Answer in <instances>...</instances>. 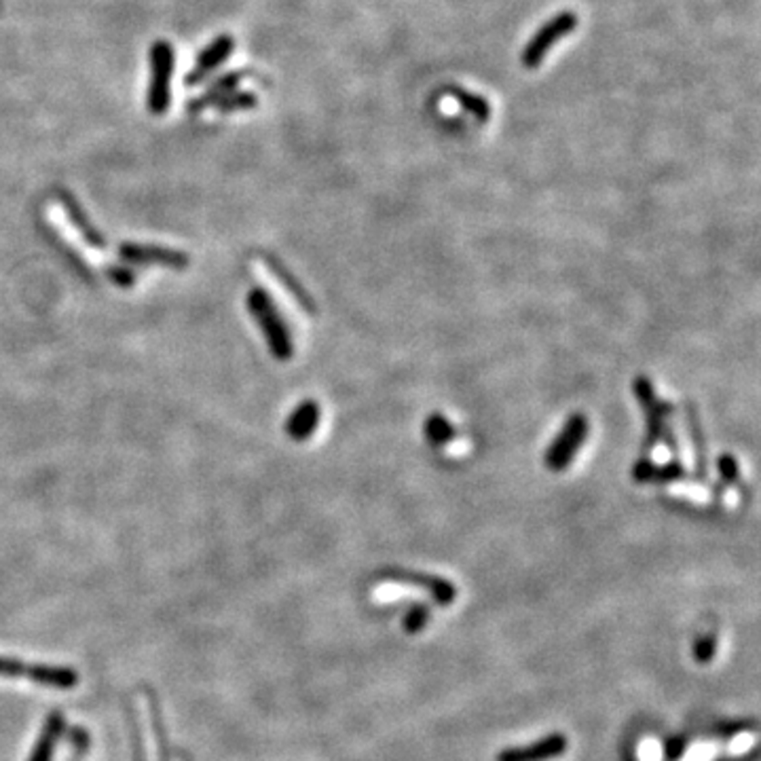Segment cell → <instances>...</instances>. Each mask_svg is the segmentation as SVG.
Returning <instances> with one entry per match:
<instances>
[{
  "mask_svg": "<svg viewBox=\"0 0 761 761\" xmlns=\"http://www.w3.org/2000/svg\"><path fill=\"white\" fill-rule=\"evenodd\" d=\"M427 620H430V610L425 605H412L402 618V629L406 634H417L425 629Z\"/></svg>",
  "mask_w": 761,
  "mask_h": 761,
  "instance_id": "44dd1931",
  "label": "cell"
},
{
  "mask_svg": "<svg viewBox=\"0 0 761 761\" xmlns=\"http://www.w3.org/2000/svg\"><path fill=\"white\" fill-rule=\"evenodd\" d=\"M683 478H685L683 464H681L679 459H671L669 464H662V465L652 464L650 474H647V485H650V483L669 485V483H677V480H683Z\"/></svg>",
  "mask_w": 761,
  "mask_h": 761,
  "instance_id": "ac0fdd59",
  "label": "cell"
},
{
  "mask_svg": "<svg viewBox=\"0 0 761 761\" xmlns=\"http://www.w3.org/2000/svg\"><path fill=\"white\" fill-rule=\"evenodd\" d=\"M717 761H745V759H738V757H719Z\"/></svg>",
  "mask_w": 761,
  "mask_h": 761,
  "instance_id": "f1b7e54d",
  "label": "cell"
},
{
  "mask_svg": "<svg viewBox=\"0 0 761 761\" xmlns=\"http://www.w3.org/2000/svg\"><path fill=\"white\" fill-rule=\"evenodd\" d=\"M244 77H245L244 72H229V75L216 78V81H214L208 87V91H205L202 98L193 99V102L189 104V112H193V115H195V112H199V110H203V109H208V106H212L214 102H216L218 98L226 96V93H233V91L237 89V85L244 81Z\"/></svg>",
  "mask_w": 761,
  "mask_h": 761,
  "instance_id": "9a60e30c",
  "label": "cell"
},
{
  "mask_svg": "<svg viewBox=\"0 0 761 761\" xmlns=\"http://www.w3.org/2000/svg\"><path fill=\"white\" fill-rule=\"evenodd\" d=\"M104 271H106V277H109L115 286H119V288H130V286L136 284V273H133L131 269H127V266L106 265Z\"/></svg>",
  "mask_w": 761,
  "mask_h": 761,
  "instance_id": "cb8c5ba5",
  "label": "cell"
},
{
  "mask_svg": "<svg viewBox=\"0 0 761 761\" xmlns=\"http://www.w3.org/2000/svg\"><path fill=\"white\" fill-rule=\"evenodd\" d=\"M380 578L393 584H406V586H417V589H425L433 599V603H438L443 607L453 605L457 599L455 586H453L449 579H444L440 576H432V573L411 571V569H385Z\"/></svg>",
  "mask_w": 761,
  "mask_h": 761,
  "instance_id": "52a82bcc",
  "label": "cell"
},
{
  "mask_svg": "<svg viewBox=\"0 0 761 761\" xmlns=\"http://www.w3.org/2000/svg\"><path fill=\"white\" fill-rule=\"evenodd\" d=\"M715 652H717L715 634H704V637H700L696 641V645H693V658H696L700 664H709L713 656H715Z\"/></svg>",
  "mask_w": 761,
  "mask_h": 761,
  "instance_id": "603a6c76",
  "label": "cell"
},
{
  "mask_svg": "<svg viewBox=\"0 0 761 761\" xmlns=\"http://www.w3.org/2000/svg\"><path fill=\"white\" fill-rule=\"evenodd\" d=\"M173 47L168 41H157L151 47V85L146 106L152 115H163L172 104V77H173Z\"/></svg>",
  "mask_w": 761,
  "mask_h": 761,
  "instance_id": "3957f363",
  "label": "cell"
},
{
  "mask_svg": "<svg viewBox=\"0 0 761 761\" xmlns=\"http://www.w3.org/2000/svg\"><path fill=\"white\" fill-rule=\"evenodd\" d=\"M119 258H123L130 265H157L168 266V269H186L191 265L189 254L180 250H170L163 245H149V244H131L123 242L119 245Z\"/></svg>",
  "mask_w": 761,
  "mask_h": 761,
  "instance_id": "8992f818",
  "label": "cell"
},
{
  "mask_svg": "<svg viewBox=\"0 0 761 761\" xmlns=\"http://www.w3.org/2000/svg\"><path fill=\"white\" fill-rule=\"evenodd\" d=\"M233 47H235V41H233L231 36L214 38V41L205 47L202 53H199L197 62L195 66H193V70L189 72V75H186L184 83L189 87L202 85L220 64H224L226 59H229Z\"/></svg>",
  "mask_w": 761,
  "mask_h": 761,
  "instance_id": "9c48e42d",
  "label": "cell"
},
{
  "mask_svg": "<svg viewBox=\"0 0 761 761\" xmlns=\"http://www.w3.org/2000/svg\"><path fill=\"white\" fill-rule=\"evenodd\" d=\"M685 749H687V740L685 738H681V736L671 738L664 746V759L666 761H679L681 757H683Z\"/></svg>",
  "mask_w": 761,
  "mask_h": 761,
  "instance_id": "484cf974",
  "label": "cell"
},
{
  "mask_svg": "<svg viewBox=\"0 0 761 761\" xmlns=\"http://www.w3.org/2000/svg\"><path fill=\"white\" fill-rule=\"evenodd\" d=\"M749 724H753V721H749ZM749 724H743V721H738V724H730V725H721L719 730H717V734L719 736H732V734H738V732H743V730H746L745 725H749Z\"/></svg>",
  "mask_w": 761,
  "mask_h": 761,
  "instance_id": "4316f807",
  "label": "cell"
},
{
  "mask_svg": "<svg viewBox=\"0 0 761 761\" xmlns=\"http://www.w3.org/2000/svg\"><path fill=\"white\" fill-rule=\"evenodd\" d=\"M319 419H322V409L316 400H303L298 402L295 411L290 412V417L286 419L284 432L295 440V443H305L309 440L313 433H316Z\"/></svg>",
  "mask_w": 761,
  "mask_h": 761,
  "instance_id": "8fae6325",
  "label": "cell"
},
{
  "mask_svg": "<svg viewBox=\"0 0 761 761\" xmlns=\"http://www.w3.org/2000/svg\"><path fill=\"white\" fill-rule=\"evenodd\" d=\"M449 93L464 106L467 112H470V115L476 117L478 121H486V119L491 117V106L485 98L474 96V93H467L464 89H449Z\"/></svg>",
  "mask_w": 761,
  "mask_h": 761,
  "instance_id": "d6986e66",
  "label": "cell"
},
{
  "mask_svg": "<svg viewBox=\"0 0 761 761\" xmlns=\"http://www.w3.org/2000/svg\"><path fill=\"white\" fill-rule=\"evenodd\" d=\"M59 205H62V210L66 212V218H68L72 229L77 231V235L81 237L91 250H106V245H109L106 244V237L91 224L87 212L78 205V202L70 193H59Z\"/></svg>",
  "mask_w": 761,
  "mask_h": 761,
  "instance_id": "30bf717a",
  "label": "cell"
},
{
  "mask_svg": "<svg viewBox=\"0 0 761 761\" xmlns=\"http://www.w3.org/2000/svg\"><path fill=\"white\" fill-rule=\"evenodd\" d=\"M70 738L75 740V745L78 746V749H87V740H89V736H87L85 730H78V727H75V730L70 732Z\"/></svg>",
  "mask_w": 761,
  "mask_h": 761,
  "instance_id": "83f0119b",
  "label": "cell"
},
{
  "mask_svg": "<svg viewBox=\"0 0 761 761\" xmlns=\"http://www.w3.org/2000/svg\"><path fill=\"white\" fill-rule=\"evenodd\" d=\"M425 436L427 440H430V444L444 446L455 440L457 432L449 419H446L444 415H440V412H433V415L427 417V422H425Z\"/></svg>",
  "mask_w": 761,
  "mask_h": 761,
  "instance_id": "e0dca14e",
  "label": "cell"
},
{
  "mask_svg": "<svg viewBox=\"0 0 761 761\" xmlns=\"http://www.w3.org/2000/svg\"><path fill=\"white\" fill-rule=\"evenodd\" d=\"M685 422H687V432H690V443L693 451V465H696L693 474H696L698 483H703V480L706 478V472H709V459H706V443H704L703 425H700L696 406H693L692 402L685 404Z\"/></svg>",
  "mask_w": 761,
  "mask_h": 761,
  "instance_id": "4fadbf2b",
  "label": "cell"
},
{
  "mask_svg": "<svg viewBox=\"0 0 761 761\" xmlns=\"http://www.w3.org/2000/svg\"><path fill=\"white\" fill-rule=\"evenodd\" d=\"M632 391H634V398H637V402L641 404V411L645 412V419H647V436H645L643 451H641V457H650V453L656 449L660 443H662L666 427H669V419L672 412H675V409H672V404L664 402V400H660L656 396V390H653L652 380L645 375H639L637 379H634Z\"/></svg>",
  "mask_w": 761,
  "mask_h": 761,
  "instance_id": "7a4b0ae2",
  "label": "cell"
},
{
  "mask_svg": "<svg viewBox=\"0 0 761 761\" xmlns=\"http://www.w3.org/2000/svg\"><path fill=\"white\" fill-rule=\"evenodd\" d=\"M28 672H30V666L24 664L22 660L0 656V677H19V675H28Z\"/></svg>",
  "mask_w": 761,
  "mask_h": 761,
  "instance_id": "d4e9b609",
  "label": "cell"
},
{
  "mask_svg": "<svg viewBox=\"0 0 761 761\" xmlns=\"http://www.w3.org/2000/svg\"><path fill=\"white\" fill-rule=\"evenodd\" d=\"M64 730H66L64 717L59 715V713H51V715L47 717V721H45L41 736H38L28 761H51L53 751H56V745H57L59 736L64 734Z\"/></svg>",
  "mask_w": 761,
  "mask_h": 761,
  "instance_id": "5bb4252c",
  "label": "cell"
},
{
  "mask_svg": "<svg viewBox=\"0 0 761 761\" xmlns=\"http://www.w3.org/2000/svg\"><path fill=\"white\" fill-rule=\"evenodd\" d=\"M717 470H719L721 480H724V483L727 486H732V485L738 483L740 467H738L736 457H734L732 453H724V455H719V459H717Z\"/></svg>",
  "mask_w": 761,
  "mask_h": 761,
  "instance_id": "7402d4cb",
  "label": "cell"
},
{
  "mask_svg": "<svg viewBox=\"0 0 761 761\" xmlns=\"http://www.w3.org/2000/svg\"><path fill=\"white\" fill-rule=\"evenodd\" d=\"M28 679L36 681V683H41V685L62 687V690H68V687H75L78 683L77 671L66 669V666H47V664L30 666Z\"/></svg>",
  "mask_w": 761,
  "mask_h": 761,
  "instance_id": "2e32d148",
  "label": "cell"
},
{
  "mask_svg": "<svg viewBox=\"0 0 761 761\" xmlns=\"http://www.w3.org/2000/svg\"><path fill=\"white\" fill-rule=\"evenodd\" d=\"M260 260H263L265 263V266L266 269H269V273L273 277L277 279V284L282 286V288L288 292V295L297 300V305L300 307V309H305L307 313H316V303H313V298L309 297V292H307L303 286H300L298 282H297V277L292 276V273L286 269V266L279 263L277 258H273V256H269V254H263V256H260Z\"/></svg>",
  "mask_w": 761,
  "mask_h": 761,
  "instance_id": "7c38bea8",
  "label": "cell"
},
{
  "mask_svg": "<svg viewBox=\"0 0 761 761\" xmlns=\"http://www.w3.org/2000/svg\"><path fill=\"white\" fill-rule=\"evenodd\" d=\"M578 26V17L573 13L565 11L554 16L544 28L537 30V35L531 38L529 45L525 47L523 51V64L526 68H537L539 64L544 62V57L548 56L550 47L557 45L560 38H565L569 32Z\"/></svg>",
  "mask_w": 761,
  "mask_h": 761,
  "instance_id": "5b68a950",
  "label": "cell"
},
{
  "mask_svg": "<svg viewBox=\"0 0 761 761\" xmlns=\"http://www.w3.org/2000/svg\"><path fill=\"white\" fill-rule=\"evenodd\" d=\"M567 751L565 734H550L526 746H512L497 756V761H550Z\"/></svg>",
  "mask_w": 761,
  "mask_h": 761,
  "instance_id": "ba28073f",
  "label": "cell"
},
{
  "mask_svg": "<svg viewBox=\"0 0 761 761\" xmlns=\"http://www.w3.org/2000/svg\"><path fill=\"white\" fill-rule=\"evenodd\" d=\"M256 96L248 91H233V93H226V96L218 98L216 102L212 106L220 112H235V110H248L256 106Z\"/></svg>",
  "mask_w": 761,
  "mask_h": 761,
  "instance_id": "ffe728a7",
  "label": "cell"
},
{
  "mask_svg": "<svg viewBox=\"0 0 761 761\" xmlns=\"http://www.w3.org/2000/svg\"><path fill=\"white\" fill-rule=\"evenodd\" d=\"M245 307H248L250 316L256 319L271 356L279 360V362L292 360V356H295V343H292L290 328L284 322L282 313L277 311L269 292L263 288H252L248 297H245Z\"/></svg>",
  "mask_w": 761,
  "mask_h": 761,
  "instance_id": "6da1fadb",
  "label": "cell"
},
{
  "mask_svg": "<svg viewBox=\"0 0 761 761\" xmlns=\"http://www.w3.org/2000/svg\"><path fill=\"white\" fill-rule=\"evenodd\" d=\"M589 436V419L582 412H576L567 419V423L554 443L546 451V467L550 472H563L573 464V459L584 446V440Z\"/></svg>",
  "mask_w": 761,
  "mask_h": 761,
  "instance_id": "277c9868",
  "label": "cell"
}]
</instances>
